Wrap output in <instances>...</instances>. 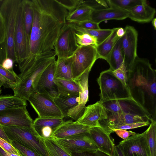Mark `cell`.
I'll use <instances>...</instances> for the list:
<instances>
[{"instance_id":"56","label":"cell","mask_w":156,"mask_h":156,"mask_svg":"<svg viewBox=\"0 0 156 156\" xmlns=\"http://www.w3.org/2000/svg\"><path fill=\"white\" fill-rule=\"evenodd\" d=\"M2 92V90L1 89V88H0V94H1Z\"/></svg>"},{"instance_id":"7","label":"cell","mask_w":156,"mask_h":156,"mask_svg":"<svg viewBox=\"0 0 156 156\" xmlns=\"http://www.w3.org/2000/svg\"><path fill=\"white\" fill-rule=\"evenodd\" d=\"M54 140L71 155L74 153H93L99 151L98 146L89 133H81Z\"/></svg>"},{"instance_id":"1","label":"cell","mask_w":156,"mask_h":156,"mask_svg":"<svg viewBox=\"0 0 156 156\" xmlns=\"http://www.w3.org/2000/svg\"><path fill=\"white\" fill-rule=\"evenodd\" d=\"M33 12L30 54L20 63L25 65L54 50L61 30L66 23L68 11L56 0H32Z\"/></svg>"},{"instance_id":"30","label":"cell","mask_w":156,"mask_h":156,"mask_svg":"<svg viewBox=\"0 0 156 156\" xmlns=\"http://www.w3.org/2000/svg\"><path fill=\"white\" fill-rule=\"evenodd\" d=\"M54 101L60 110L63 118L67 116L68 112L78 103V96H67L59 95L54 98Z\"/></svg>"},{"instance_id":"21","label":"cell","mask_w":156,"mask_h":156,"mask_svg":"<svg viewBox=\"0 0 156 156\" xmlns=\"http://www.w3.org/2000/svg\"><path fill=\"white\" fill-rule=\"evenodd\" d=\"M91 128L79 124L76 121H65L53 130L50 138L57 140L81 133H89Z\"/></svg>"},{"instance_id":"26","label":"cell","mask_w":156,"mask_h":156,"mask_svg":"<svg viewBox=\"0 0 156 156\" xmlns=\"http://www.w3.org/2000/svg\"><path fill=\"white\" fill-rule=\"evenodd\" d=\"M93 9L83 2L73 11L68 13L67 22H79L90 20Z\"/></svg>"},{"instance_id":"4","label":"cell","mask_w":156,"mask_h":156,"mask_svg":"<svg viewBox=\"0 0 156 156\" xmlns=\"http://www.w3.org/2000/svg\"><path fill=\"white\" fill-rule=\"evenodd\" d=\"M21 0H5L0 6L3 17L5 31L4 41L0 44V64L5 59L16 62L14 44L15 21L19 5Z\"/></svg>"},{"instance_id":"19","label":"cell","mask_w":156,"mask_h":156,"mask_svg":"<svg viewBox=\"0 0 156 156\" xmlns=\"http://www.w3.org/2000/svg\"><path fill=\"white\" fill-rule=\"evenodd\" d=\"M105 108L100 101L86 106L83 114L76 121L77 123L91 127H101L99 121L107 119Z\"/></svg>"},{"instance_id":"32","label":"cell","mask_w":156,"mask_h":156,"mask_svg":"<svg viewBox=\"0 0 156 156\" xmlns=\"http://www.w3.org/2000/svg\"><path fill=\"white\" fill-rule=\"evenodd\" d=\"M67 23L72 26L76 32L86 33L95 37L97 39L98 45L106 39L111 34L113 30V29L88 30L80 27Z\"/></svg>"},{"instance_id":"42","label":"cell","mask_w":156,"mask_h":156,"mask_svg":"<svg viewBox=\"0 0 156 156\" xmlns=\"http://www.w3.org/2000/svg\"><path fill=\"white\" fill-rule=\"evenodd\" d=\"M114 75L124 85L126 86L127 71L123 63L118 69L112 71Z\"/></svg>"},{"instance_id":"38","label":"cell","mask_w":156,"mask_h":156,"mask_svg":"<svg viewBox=\"0 0 156 156\" xmlns=\"http://www.w3.org/2000/svg\"><path fill=\"white\" fill-rule=\"evenodd\" d=\"M0 74L9 81L12 85V87L17 84L20 80L18 75L13 70H8L3 67L0 64Z\"/></svg>"},{"instance_id":"29","label":"cell","mask_w":156,"mask_h":156,"mask_svg":"<svg viewBox=\"0 0 156 156\" xmlns=\"http://www.w3.org/2000/svg\"><path fill=\"white\" fill-rule=\"evenodd\" d=\"M124 57L120 38L115 43L106 60L112 71L119 68L123 64Z\"/></svg>"},{"instance_id":"3","label":"cell","mask_w":156,"mask_h":156,"mask_svg":"<svg viewBox=\"0 0 156 156\" xmlns=\"http://www.w3.org/2000/svg\"><path fill=\"white\" fill-rule=\"evenodd\" d=\"M56 56L53 50L39 56L33 63L20 68V73L18 75L20 80L11 88L14 95L27 101L30 94L36 91L40 76L46 68L56 60Z\"/></svg>"},{"instance_id":"8","label":"cell","mask_w":156,"mask_h":156,"mask_svg":"<svg viewBox=\"0 0 156 156\" xmlns=\"http://www.w3.org/2000/svg\"><path fill=\"white\" fill-rule=\"evenodd\" d=\"M72 58V71L73 80L88 69L92 68L96 60L99 58L96 47L92 46L79 47Z\"/></svg>"},{"instance_id":"14","label":"cell","mask_w":156,"mask_h":156,"mask_svg":"<svg viewBox=\"0 0 156 156\" xmlns=\"http://www.w3.org/2000/svg\"><path fill=\"white\" fill-rule=\"evenodd\" d=\"M124 30V34L120 39L123 54V63L127 71L138 56V34L135 29L131 26H126Z\"/></svg>"},{"instance_id":"6","label":"cell","mask_w":156,"mask_h":156,"mask_svg":"<svg viewBox=\"0 0 156 156\" xmlns=\"http://www.w3.org/2000/svg\"><path fill=\"white\" fill-rule=\"evenodd\" d=\"M100 90L99 101L131 98L126 86L117 78L109 69L102 71L97 79Z\"/></svg>"},{"instance_id":"36","label":"cell","mask_w":156,"mask_h":156,"mask_svg":"<svg viewBox=\"0 0 156 156\" xmlns=\"http://www.w3.org/2000/svg\"><path fill=\"white\" fill-rule=\"evenodd\" d=\"M110 7L129 11L135 7L146 2L145 0H108Z\"/></svg>"},{"instance_id":"28","label":"cell","mask_w":156,"mask_h":156,"mask_svg":"<svg viewBox=\"0 0 156 156\" xmlns=\"http://www.w3.org/2000/svg\"><path fill=\"white\" fill-rule=\"evenodd\" d=\"M22 3L23 8L24 22L27 43L30 49V38L33 18L32 3L31 0H22Z\"/></svg>"},{"instance_id":"10","label":"cell","mask_w":156,"mask_h":156,"mask_svg":"<svg viewBox=\"0 0 156 156\" xmlns=\"http://www.w3.org/2000/svg\"><path fill=\"white\" fill-rule=\"evenodd\" d=\"M75 30L67 22L61 29L54 45L58 58L72 56L79 47L76 42Z\"/></svg>"},{"instance_id":"43","label":"cell","mask_w":156,"mask_h":156,"mask_svg":"<svg viewBox=\"0 0 156 156\" xmlns=\"http://www.w3.org/2000/svg\"><path fill=\"white\" fill-rule=\"evenodd\" d=\"M151 122L148 121L144 122H139L128 124L115 126L111 129V133L113 132L112 129H121L125 130L135 129L141 127L147 126L150 125Z\"/></svg>"},{"instance_id":"11","label":"cell","mask_w":156,"mask_h":156,"mask_svg":"<svg viewBox=\"0 0 156 156\" xmlns=\"http://www.w3.org/2000/svg\"><path fill=\"white\" fill-rule=\"evenodd\" d=\"M14 44L16 62L18 64L27 58L30 52L26 39L22 0L18 7L16 19Z\"/></svg>"},{"instance_id":"39","label":"cell","mask_w":156,"mask_h":156,"mask_svg":"<svg viewBox=\"0 0 156 156\" xmlns=\"http://www.w3.org/2000/svg\"><path fill=\"white\" fill-rule=\"evenodd\" d=\"M57 2L61 5L68 11V13L74 10L79 5L82 4L83 1L81 0H56Z\"/></svg>"},{"instance_id":"45","label":"cell","mask_w":156,"mask_h":156,"mask_svg":"<svg viewBox=\"0 0 156 156\" xmlns=\"http://www.w3.org/2000/svg\"><path fill=\"white\" fill-rule=\"evenodd\" d=\"M112 132H115L117 135L125 140L130 136L134 135L136 134L131 131H127L126 130L121 129H112Z\"/></svg>"},{"instance_id":"40","label":"cell","mask_w":156,"mask_h":156,"mask_svg":"<svg viewBox=\"0 0 156 156\" xmlns=\"http://www.w3.org/2000/svg\"><path fill=\"white\" fill-rule=\"evenodd\" d=\"M69 23L83 29L88 30L100 29L99 24L96 23L90 20L79 22H67Z\"/></svg>"},{"instance_id":"22","label":"cell","mask_w":156,"mask_h":156,"mask_svg":"<svg viewBox=\"0 0 156 156\" xmlns=\"http://www.w3.org/2000/svg\"><path fill=\"white\" fill-rule=\"evenodd\" d=\"M128 11L114 7L100 9H93L90 20L98 24L108 20H123L128 18Z\"/></svg>"},{"instance_id":"52","label":"cell","mask_w":156,"mask_h":156,"mask_svg":"<svg viewBox=\"0 0 156 156\" xmlns=\"http://www.w3.org/2000/svg\"><path fill=\"white\" fill-rule=\"evenodd\" d=\"M124 29L122 27H118L116 31V34L119 37H122L124 35Z\"/></svg>"},{"instance_id":"31","label":"cell","mask_w":156,"mask_h":156,"mask_svg":"<svg viewBox=\"0 0 156 156\" xmlns=\"http://www.w3.org/2000/svg\"><path fill=\"white\" fill-rule=\"evenodd\" d=\"M27 106V101L14 95L0 96V112L11 108Z\"/></svg>"},{"instance_id":"48","label":"cell","mask_w":156,"mask_h":156,"mask_svg":"<svg viewBox=\"0 0 156 156\" xmlns=\"http://www.w3.org/2000/svg\"><path fill=\"white\" fill-rule=\"evenodd\" d=\"M14 62L10 58H6L5 59L1 64L4 68L9 70H13V66Z\"/></svg>"},{"instance_id":"20","label":"cell","mask_w":156,"mask_h":156,"mask_svg":"<svg viewBox=\"0 0 156 156\" xmlns=\"http://www.w3.org/2000/svg\"><path fill=\"white\" fill-rule=\"evenodd\" d=\"M89 133L98 146L99 151L109 156H115V146L110 134L101 127H91Z\"/></svg>"},{"instance_id":"34","label":"cell","mask_w":156,"mask_h":156,"mask_svg":"<svg viewBox=\"0 0 156 156\" xmlns=\"http://www.w3.org/2000/svg\"><path fill=\"white\" fill-rule=\"evenodd\" d=\"M147 146L150 156H156V122H151L145 130Z\"/></svg>"},{"instance_id":"49","label":"cell","mask_w":156,"mask_h":156,"mask_svg":"<svg viewBox=\"0 0 156 156\" xmlns=\"http://www.w3.org/2000/svg\"><path fill=\"white\" fill-rule=\"evenodd\" d=\"M0 137L9 143L12 144V142L9 140L6 133L3 129L2 125L0 124Z\"/></svg>"},{"instance_id":"18","label":"cell","mask_w":156,"mask_h":156,"mask_svg":"<svg viewBox=\"0 0 156 156\" xmlns=\"http://www.w3.org/2000/svg\"><path fill=\"white\" fill-rule=\"evenodd\" d=\"M56 65L55 60L46 68L40 76L35 89L36 91L48 94L53 98L59 95L55 82Z\"/></svg>"},{"instance_id":"47","label":"cell","mask_w":156,"mask_h":156,"mask_svg":"<svg viewBox=\"0 0 156 156\" xmlns=\"http://www.w3.org/2000/svg\"><path fill=\"white\" fill-rule=\"evenodd\" d=\"M72 156H109L107 154L99 151L93 153H74L72 154Z\"/></svg>"},{"instance_id":"25","label":"cell","mask_w":156,"mask_h":156,"mask_svg":"<svg viewBox=\"0 0 156 156\" xmlns=\"http://www.w3.org/2000/svg\"><path fill=\"white\" fill-rule=\"evenodd\" d=\"M117 29L118 27L113 28V31L110 36L96 47L97 52L99 58L106 60L107 59L115 43L120 38L116 34Z\"/></svg>"},{"instance_id":"9","label":"cell","mask_w":156,"mask_h":156,"mask_svg":"<svg viewBox=\"0 0 156 156\" xmlns=\"http://www.w3.org/2000/svg\"><path fill=\"white\" fill-rule=\"evenodd\" d=\"M27 101L39 118H64L54 98L48 94L35 91L30 94Z\"/></svg>"},{"instance_id":"24","label":"cell","mask_w":156,"mask_h":156,"mask_svg":"<svg viewBox=\"0 0 156 156\" xmlns=\"http://www.w3.org/2000/svg\"><path fill=\"white\" fill-rule=\"evenodd\" d=\"M73 55L70 57L58 58L56 61L55 78L73 80L72 66Z\"/></svg>"},{"instance_id":"12","label":"cell","mask_w":156,"mask_h":156,"mask_svg":"<svg viewBox=\"0 0 156 156\" xmlns=\"http://www.w3.org/2000/svg\"><path fill=\"white\" fill-rule=\"evenodd\" d=\"M101 102L106 110L109 112L120 114L147 116L151 118L145 110L132 98L112 99Z\"/></svg>"},{"instance_id":"55","label":"cell","mask_w":156,"mask_h":156,"mask_svg":"<svg viewBox=\"0 0 156 156\" xmlns=\"http://www.w3.org/2000/svg\"><path fill=\"white\" fill-rule=\"evenodd\" d=\"M2 86H4V84L2 80L0 79V88H1V87Z\"/></svg>"},{"instance_id":"41","label":"cell","mask_w":156,"mask_h":156,"mask_svg":"<svg viewBox=\"0 0 156 156\" xmlns=\"http://www.w3.org/2000/svg\"><path fill=\"white\" fill-rule=\"evenodd\" d=\"M12 144L23 156H41L36 152L16 142L12 141Z\"/></svg>"},{"instance_id":"16","label":"cell","mask_w":156,"mask_h":156,"mask_svg":"<svg viewBox=\"0 0 156 156\" xmlns=\"http://www.w3.org/2000/svg\"><path fill=\"white\" fill-rule=\"evenodd\" d=\"M91 69H88L78 78L74 80L78 88V103L76 106L69 111L67 116L76 121L83 114L86 107L85 105L88 100V81L89 74Z\"/></svg>"},{"instance_id":"2","label":"cell","mask_w":156,"mask_h":156,"mask_svg":"<svg viewBox=\"0 0 156 156\" xmlns=\"http://www.w3.org/2000/svg\"><path fill=\"white\" fill-rule=\"evenodd\" d=\"M126 86L131 98L156 121V71L148 59L136 58L127 71Z\"/></svg>"},{"instance_id":"15","label":"cell","mask_w":156,"mask_h":156,"mask_svg":"<svg viewBox=\"0 0 156 156\" xmlns=\"http://www.w3.org/2000/svg\"><path fill=\"white\" fill-rule=\"evenodd\" d=\"M124 156H150L145 131L129 137L118 145Z\"/></svg>"},{"instance_id":"23","label":"cell","mask_w":156,"mask_h":156,"mask_svg":"<svg viewBox=\"0 0 156 156\" xmlns=\"http://www.w3.org/2000/svg\"><path fill=\"white\" fill-rule=\"evenodd\" d=\"M155 12V9L147 4L146 2L129 11L128 18L139 23H148L153 19Z\"/></svg>"},{"instance_id":"33","label":"cell","mask_w":156,"mask_h":156,"mask_svg":"<svg viewBox=\"0 0 156 156\" xmlns=\"http://www.w3.org/2000/svg\"><path fill=\"white\" fill-rule=\"evenodd\" d=\"M65 121L60 118H40L38 117L33 122V126L36 131L38 133L43 127H49L53 130Z\"/></svg>"},{"instance_id":"54","label":"cell","mask_w":156,"mask_h":156,"mask_svg":"<svg viewBox=\"0 0 156 156\" xmlns=\"http://www.w3.org/2000/svg\"><path fill=\"white\" fill-rule=\"evenodd\" d=\"M152 23L155 30L156 29V18H154L152 20Z\"/></svg>"},{"instance_id":"17","label":"cell","mask_w":156,"mask_h":156,"mask_svg":"<svg viewBox=\"0 0 156 156\" xmlns=\"http://www.w3.org/2000/svg\"><path fill=\"white\" fill-rule=\"evenodd\" d=\"M107 119L99 121L101 126L107 132L111 134V129L117 126L128 124L153 121L147 116H140L128 114H122L113 112L106 110Z\"/></svg>"},{"instance_id":"5","label":"cell","mask_w":156,"mask_h":156,"mask_svg":"<svg viewBox=\"0 0 156 156\" xmlns=\"http://www.w3.org/2000/svg\"><path fill=\"white\" fill-rule=\"evenodd\" d=\"M11 141H15L36 152L41 156H49L43 138L34 127L2 125Z\"/></svg>"},{"instance_id":"13","label":"cell","mask_w":156,"mask_h":156,"mask_svg":"<svg viewBox=\"0 0 156 156\" xmlns=\"http://www.w3.org/2000/svg\"><path fill=\"white\" fill-rule=\"evenodd\" d=\"M26 106L7 109L0 112V124L2 125L34 127V121Z\"/></svg>"},{"instance_id":"37","label":"cell","mask_w":156,"mask_h":156,"mask_svg":"<svg viewBox=\"0 0 156 156\" xmlns=\"http://www.w3.org/2000/svg\"><path fill=\"white\" fill-rule=\"evenodd\" d=\"M75 34L79 47L92 46L96 48L98 45L96 39L88 34L76 32Z\"/></svg>"},{"instance_id":"53","label":"cell","mask_w":156,"mask_h":156,"mask_svg":"<svg viewBox=\"0 0 156 156\" xmlns=\"http://www.w3.org/2000/svg\"><path fill=\"white\" fill-rule=\"evenodd\" d=\"M115 156H124L122 153L118 145L115 147Z\"/></svg>"},{"instance_id":"50","label":"cell","mask_w":156,"mask_h":156,"mask_svg":"<svg viewBox=\"0 0 156 156\" xmlns=\"http://www.w3.org/2000/svg\"><path fill=\"white\" fill-rule=\"evenodd\" d=\"M0 79L2 80L4 84V87L6 88L11 89L12 84L9 81L0 74Z\"/></svg>"},{"instance_id":"27","label":"cell","mask_w":156,"mask_h":156,"mask_svg":"<svg viewBox=\"0 0 156 156\" xmlns=\"http://www.w3.org/2000/svg\"><path fill=\"white\" fill-rule=\"evenodd\" d=\"M55 82L59 95L67 96H78V86L74 80L56 78Z\"/></svg>"},{"instance_id":"51","label":"cell","mask_w":156,"mask_h":156,"mask_svg":"<svg viewBox=\"0 0 156 156\" xmlns=\"http://www.w3.org/2000/svg\"><path fill=\"white\" fill-rule=\"evenodd\" d=\"M0 156H23L16 154L9 153L0 147Z\"/></svg>"},{"instance_id":"35","label":"cell","mask_w":156,"mask_h":156,"mask_svg":"<svg viewBox=\"0 0 156 156\" xmlns=\"http://www.w3.org/2000/svg\"><path fill=\"white\" fill-rule=\"evenodd\" d=\"M49 156H72L67 153L53 139H43Z\"/></svg>"},{"instance_id":"46","label":"cell","mask_w":156,"mask_h":156,"mask_svg":"<svg viewBox=\"0 0 156 156\" xmlns=\"http://www.w3.org/2000/svg\"><path fill=\"white\" fill-rule=\"evenodd\" d=\"M5 38V31L4 19L0 11V44L4 41Z\"/></svg>"},{"instance_id":"44","label":"cell","mask_w":156,"mask_h":156,"mask_svg":"<svg viewBox=\"0 0 156 156\" xmlns=\"http://www.w3.org/2000/svg\"><path fill=\"white\" fill-rule=\"evenodd\" d=\"M0 147L9 153L22 155L12 144L9 143L1 137H0Z\"/></svg>"}]
</instances>
